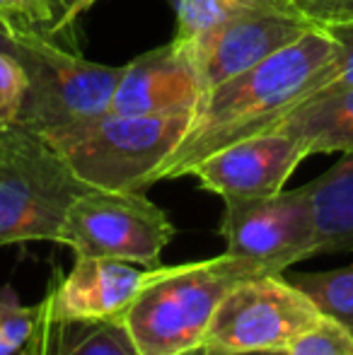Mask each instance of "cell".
Returning <instances> with one entry per match:
<instances>
[{
  "label": "cell",
  "instance_id": "ffe728a7",
  "mask_svg": "<svg viewBox=\"0 0 353 355\" xmlns=\"http://www.w3.org/2000/svg\"><path fill=\"white\" fill-rule=\"evenodd\" d=\"M37 324V304H22L10 285L0 288V355H15Z\"/></svg>",
  "mask_w": 353,
  "mask_h": 355
},
{
  "label": "cell",
  "instance_id": "2e32d148",
  "mask_svg": "<svg viewBox=\"0 0 353 355\" xmlns=\"http://www.w3.org/2000/svg\"><path fill=\"white\" fill-rule=\"evenodd\" d=\"M278 3L283 0H172L177 17L172 44H177L179 49H189L227 19Z\"/></svg>",
  "mask_w": 353,
  "mask_h": 355
},
{
  "label": "cell",
  "instance_id": "30bf717a",
  "mask_svg": "<svg viewBox=\"0 0 353 355\" xmlns=\"http://www.w3.org/2000/svg\"><path fill=\"white\" fill-rule=\"evenodd\" d=\"M310 157L305 143L288 133H261L225 145L189 169L203 191L223 201L261 198L283 191L298 164Z\"/></svg>",
  "mask_w": 353,
  "mask_h": 355
},
{
  "label": "cell",
  "instance_id": "484cf974",
  "mask_svg": "<svg viewBox=\"0 0 353 355\" xmlns=\"http://www.w3.org/2000/svg\"><path fill=\"white\" fill-rule=\"evenodd\" d=\"M61 3H63V8H66V12H68V10H71L73 5L78 3V0H61ZM63 17H66V15H63ZM58 29H61V27H58Z\"/></svg>",
  "mask_w": 353,
  "mask_h": 355
},
{
  "label": "cell",
  "instance_id": "5b68a950",
  "mask_svg": "<svg viewBox=\"0 0 353 355\" xmlns=\"http://www.w3.org/2000/svg\"><path fill=\"white\" fill-rule=\"evenodd\" d=\"M15 58L27 71L19 128L42 133L109 112L123 66H102L44 34H19Z\"/></svg>",
  "mask_w": 353,
  "mask_h": 355
},
{
  "label": "cell",
  "instance_id": "ac0fdd59",
  "mask_svg": "<svg viewBox=\"0 0 353 355\" xmlns=\"http://www.w3.org/2000/svg\"><path fill=\"white\" fill-rule=\"evenodd\" d=\"M66 15L61 0H0V22L15 34H44L58 37V27Z\"/></svg>",
  "mask_w": 353,
  "mask_h": 355
},
{
  "label": "cell",
  "instance_id": "d6986e66",
  "mask_svg": "<svg viewBox=\"0 0 353 355\" xmlns=\"http://www.w3.org/2000/svg\"><path fill=\"white\" fill-rule=\"evenodd\" d=\"M268 355H353V334L344 324L325 314L288 348Z\"/></svg>",
  "mask_w": 353,
  "mask_h": 355
},
{
  "label": "cell",
  "instance_id": "4fadbf2b",
  "mask_svg": "<svg viewBox=\"0 0 353 355\" xmlns=\"http://www.w3.org/2000/svg\"><path fill=\"white\" fill-rule=\"evenodd\" d=\"M15 355H141L119 319H61L37 302V324Z\"/></svg>",
  "mask_w": 353,
  "mask_h": 355
},
{
  "label": "cell",
  "instance_id": "8992f818",
  "mask_svg": "<svg viewBox=\"0 0 353 355\" xmlns=\"http://www.w3.org/2000/svg\"><path fill=\"white\" fill-rule=\"evenodd\" d=\"M175 239L170 215L146 191L85 189L71 201L56 244L76 257L119 259L153 268Z\"/></svg>",
  "mask_w": 353,
  "mask_h": 355
},
{
  "label": "cell",
  "instance_id": "cb8c5ba5",
  "mask_svg": "<svg viewBox=\"0 0 353 355\" xmlns=\"http://www.w3.org/2000/svg\"><path fill=\"white\" fill-rule=\"evenodd\" d=\"M94 3H99V0H78V3L73 5V8L66 12V17L61 19V29H58V37H61L63 32H68V29H71L73 24H76V19L80 17L83 12H87V10L92 8Z\"/></svg>",
  "mask_w": 353,
  "mask_h": 355
},
{
  "label": "cell",
  "instance_id": "52a82bcc",
  "mask_svg": "<svg viewBox=\"0 0 353 355\" xmlns=\"http://www.w3.org/2000/svg\"><path fill=\"white\" fill-rule=\"evenodd\" d=\"M322 317L315 300L288 281L286 273L245 278L218 304L198 351L206 355L276 353Z\"/></svg>",
  "mask_w": 353,
  "mask_h": 355
},
{
  "label": "cell",
  "instance_id": "7c38bea8",
  "mask_svg": "<svg viewBox=\"0 0 353 355\" xmlns=\"http://www.w3.org/2000/svg\"><path fill=\"white\" fill-rule=\"evenodd\" d=\"M198 99L201 87L191 61L184 49L170 42L141 53L123 66V75L109 104V114L150 116L193 112Z\"/></svg>",
  "mask_w": 353,
  "mask_h": 355
},
{
  "label": "cell",
  "instance_id": "7402d4cb",
  "mask_svg": "<svg viewBox=\"0 0 353 355\" xmlns=\"http://www.w3.org/2000/svg\"><path fill=\"white\" fill-rule=\"evenodd\" d=\"M27 71L8 51H0V131L19 126L27 97Z\"/></svg>",
  "mask_w": 353,
  "mask_h": 355
},
{
  "label": "cell",
  "instance_id": "9c48e42d",
  "mask_svg": "<svg viewBox=\"0 0 353 355\" xmlns=\"http://www.w3.org/2000/svg\"><path fill=\"white\" fill-rule=\"evenodd\" d=\"M315 27L317 24L295 12L286 0L223 22L196 44L184 49L196 73L201 97L216 85L250 71L257 63L295 44Z\"/></svg>",
  "mask_w": 353,
  "mask_h": 355
},
{
  "label": "cell",
  "instance_id": "d4e9b609",
  "mask_svg": "<svg viewBox=\"0 0 353 355\" xmlns=\"http://www.w3.org/2000/svg\"><path fill=\"white\" fill-rule=\"evenodd\" d=\"M15 46H17V37H15V34L10 32L3 22H0V51H8L15 56Z\"/></svg>",
  "mask_w": 353,
  "mask_h": 355
},
{
  "label": "cell",
  "instance_id": "44dd1931",
  "mask_svg": "<svg viewBox=\"0 0 353 355\" xmlns=\"http://www.w3.org/2000/svg\"><path fill=\"white\" fill-rule=\"evenodd\" d=\"M325 29L336 42V56H334V61L325 68V73L320 75V80H317V85L312 87L307 99L353 87V19L351 22L329 24V27H325Z\"/></svg>",
  "mask_w": 353,
  "mask_h": 355
},
{
  "label": "cell",
  "instance_id": "277c9868",
  "mask_svg": "<svg viewBox=\"0 0 353 355\" xmlns=\"http://www.w3.org/2000/svg\"><path fill=\"white\" fill-rule=\"evenodd\" d=\"M85 189L39 133L19 126L0 131V249L56 244L63 215Z\"/></svg>",
  "mask_w": 353,
  "mask_h": 355
},
{
  "label": "cell",
  "instance_id": "3957f363",
  "mask_svg": "<svg viewBox=\"0 0 353 355\" xmlns=\"http://www.w3.org/2000/svg\"><path fill=\"white\" fill-rule=\"evenodd\" d=\"M261 273L225 252L203 261L157 263L153 278L117 319L141 355H189L203 346L227 290Z\"/></svg>",
  "mask_w": 353,
  "mask_h": 355
},
{
  "label": "cell",
  "instance_id": "7a4b0ae2",
  "mask_svg": "<svg viewBox=\"0 0 353 355\" xmlns=\"http://www.w3.org/2000/svg\"><path fill=\"white\" fill-rule=\"evenodd\" d=\"M193 112L123 116L99 114L42 131L68 164L73 177L89 189L146 191L155 184L162 164L191 126Z\"/></svg>",
  "mask_w": 353,
  "mask_h": 355
},
{
  "label": "cell",
  "instance_id": "8fae6325",
  "mask_svg": "<svg viewBox=\"0 0 353 355\" xmlns=\"http://www.w3.org/2000/svg\"><path fill=\"white\" fill-rule=\"evenodd\" d=\"M155 273L119 259L76 257L73 268L51 285L44 309L61 319H117Z\"/></svg>",
  "mask_w": 353,
  "mask_h": 355
},
{
  "label": "cell",
  "instance_id": "6da1fadb",
  "mask_svg": "<svg viewBox=\"0 0 353 355\" xmlns=\"http://www.w3.org/2000/svg\"><path fill=\"white\" fill-rule=\"evenodd\" d=\"M334 56L332 34L315 27L271 58L208 89L193 109L184 141L157 172L155 184L187 177L193 164L225 145L268 133L310 97Z\"/></svg>",
  "mask_w": 353,
  "mask_h": 355
},
{
  "label": "cell",
  "instance_id": "603a6c76",
  "mask_svg": "<svg viewBox=\"0 0 353 355\" xmlns=\"http://www.w3.org/2000/svg\"><path fill=\"white\" fill-rule=\"evenodd\" d=\"M286 3L317 27L353 19V0H286Z\"/></svg>",
  "mask_w": 353,
  "mask_h": 355
},
{
  "label": "cell",
  "instance_id": "4316f807",
  "mask_svg": "<svg viewBox=\"0 0 353 355\" xmlns=\"http://www.w3.org/2000/svg\"><path fill=\"white\" fill-rule=\"evenodd\" d=\"M193 355H206V353H201V351H196ZM240 355H268V353H240Z\"/></svg>",
  "mask_w": 353,
  "mask_h": 355
},
{
  "label": "cell",
  "instance_id": "9a60e30c",
  "mask_svg": "<svg viewBox=\"0 0 353 355\" xmlns=\"http://www.w3.org/2000/svg\"><path fill=\"white\" fill-rule=\"evenodd\" d=\"M305 187L315 208L317 257L353 252V150Z\"/></svg>",
  "mask_w": 353,
  "mask_h": 355
},
{
  "label": "cell",
  "instance_id": "83f0119b",
  "mask_svg": "<svg viewBox=\"0 0 353 355\" xmlns=\"http://www.w3.org/2000/svg\"><path fill=\"white\" fill-rule=\"evenodd\" d=\"M193 353H196V351H193ZM193 353H189V355H193Z\"/></svg>",
  "mask_w": 353,
  "mask_h": 355
},
{
  "label": "cell",
  "instance_id": "ba28073f",
  "mask_svg": "<svg viewBox=\"0 0 353 355\" xmlns=\"http://www.w3.org/2000/svg\"><path fill=\"white\" fill-rule=\"evenodd\" d=\"M218 234L225 242V254L257 273H286L293 263L317 257L310 191L298 187L273 196L225 201Z\"/></svg>",
  "mask_w": 353,
  "mask_h": 355
},
{
  "label": "cell",
  "instance_id": "e0dca14e",
  "mask_svg": "<svg viewBox=\"0 0 353 355\" xmlns=\"http://www.w3.org/2000/svg\"><path fill=\"white\" fill-rule=\"evenodd\" d=\"M288 281L302 288L322 314L336 319L353 334V263L327 271H286Z\"/></svg>",
  "mask_w": 353,
  "mask_h": 355
},
{
  "label": "cell",
  "instance_id": "5bb4252c",
  "mask_svg": "<svg viewBox=\"0 0 353 355\" xmlns=\"http://www.w3.org/2000/svg\"><path fill=\"white\" fill-rule=\"evenodd\" d=\"M288 133L310 155L353 150V87L312 97L286 114L268 133Z\"/></svg>",
  "mask_w": 353,
  "mask_h": 355
}]
</instances>
